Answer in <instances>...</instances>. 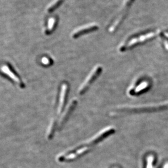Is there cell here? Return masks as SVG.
<instances>
[{"label": "cell", "mask_w": 168, "mask_h": 168, "mask_svg": "<svg viewBox=\"0 0 168 168\" xmlns=\"http://www.w3.org/2000/svg\"><path fill=\"white\" fill-rule=\"evenodd\" d=\"M168 109V101L163 103L150 105V106H140L124 107L121 108L120 111L128 113H145L152 112L157 111L164 110Z\"/></svg>", "instance_id": "1"}, {"label": "cell", "mask_w": 168, "mask_h": 168, "mask_svg": "<svg viewBox=\"0 0 168 168\" xmlns=\"http://www.w3.org/2000/svg\"><path fill=\"white\" fill-rule=\"evenodd\" d=\"M101 71H102V67L100 66L95 67L93 69V71L90 72V74H89L88 76L85 80L84 83L82 84V85L81 86V87L79 88L78 90L79 94H84L91 84L93 83L96 79L97 78L98 76L100 75Z\"/></svg>", "instance_id": "2"}, {"label": "cell", "mask_w": 168, "mask_h": 168, "mask_svg": "<svg viewBox=\"0 0 168 168\" xmlns=\"http://www.w3.org/2000/svg\"><path fill=\"white\" fill-rule=\"evenodd\" d=\"M134 1V0H126L120 13L119 14L118 16L116 19V20L114 21L113 23L112 24L111 26L110 27L109 31L111 32H114L119 27V26L120 25L121 23H122L126 17L128 10L131 7Z\"/></svg>", "instance_id": "3"}, {"label": "cell", "mask_w": 168, "mask_h": 168, "mask_svg": "<svg viewBox=\"0 0 168 168\" xmlns=\"http://www.w3.org/2000/svg\"><path fill=\"white\" fill-rule=\"evenodd\" d=\"M154 35L155 33L153 32L148 33V34L146 35H141L139 37L133 38L132 39L128 41H129L127 42V44H125L123 46H121L120 50L121 51L127 50V49L133 48L137 44L145 41L147 39L148 40L152 38V37L154 36Z\"/></svg>", "instance_id": "4"}, {"label": "cell", "mask_w": 168, "mask_h": 168, "mask_svg": "<svg viewBox=\"0 0 168 168\" xmlns=\"http://www.w3.org/2000/svg\"><path fill=\"white\" fill-rule=\"evenodd\" d=\"M114 132H115V129L113 127H107L105 129H103L102 131L91 139L88 144L89 145L96 144L97 143H99L102 140H103L106 138H107V136H111L112 134L114 133Z\"/></svg>", "instance_id": "5"}, {"label": "cell", "mask_w": 168, "mask_h": 168, "mask_svg": "<svg viewBox=\"0 0 168 168\" xmlns=\"http://www.w3.org/2000/svg\"><path fill=\"white\" fill-rule=\"evenodd\" d=\"M98 28H98V26H96V25H91L85 26L84 28H81L75 31V32L73 33V37L74 38H77L81 36L95 31L96 30H98Z\"/></svg>", "instance_id": "6"}, {"label": "cell", "mask_w": 168, "mask_h": 168, "mask_svg": "<svg viewBox=\"0 0 168 168\" xmlns=\"http://www.w3.org/2000/svg\"><path fill=\"white\" fill-rule=\"evenodd\" d=\"M76 104H77V101L76 100H73V101H71L70 105H69L68 108H66V110H65V111L63 114L60 120L59 127H61V126H63L64 123L65 122L66 120L69 118V115H70L71 113H72L73 110L75 108V106H76Z\"/></svg>", "instance_id": "7"}, {"label": "cell", "mask_w": 168, "mask_h": 168, "mask_svg": "<svg viewBox=\"0 0 168 168\" xmlns=\"http://www.w3.org/2000/svg\"><path fill=\"white\" fill-rule=\"evenodd\" d=\"M68 91V86L66 84H64L61 86V92L60 94L59 97V105L58 108V114H60L61 113V111L64 108V104L65 103L66 100V94Z\"/></svg>", "instance_id": "8"}, {"label": "cell", "mask_w": 168, "mask_h": 168, "mask_svg": "<svg viewBox=\"0 0 168 168\" xmlns=\"http://www.w3.org/2000/svg\"><path fill=\"white\" fill-rule=\"evenodd\" d=\"M1 70L4 73L9 76V78H10L11 79H13L16 83H18L20 85L21 87L23 86V84L22 83V81L20 80V79L19 78L18 76H16L15 74H14L13 71H11V69L10 68L9 66H3L1 68Z\"/></svg>", "instance_id": "9"}, {"label": "cell", "mask_w": 168, "mask_h": 168, "mask_svg": "<svg viewBox=\"0 0 168 168\" xmlns=\"http://www.w3.org/2000/svg\"><path fill=\"white\" fill-rule=\"evenodd\" d=\"M57 19L56 17L51 18L48 22V26L45 31L46 35H48L52 32L57 26Z\"/></svg>", "instance_id": "10"}, {"label": "cell", "mask_w": 168, "mask_h": 168, "mask_svg": "<svg viewBox=\"0 0 168 168\" xmlns=\"http://www.w3.org/2000/svg\"><path fill=\"white\" fill-rule=\"evenodd\" d=\"M149 86V83L146 81H144L141 83L139 85L137 86L136 88H135L133 91V94H139L141 92H143L144 90H146Z\"/></svg>", "instance_id": "11"}, {"label": "cell", "mask_w": 168, "mask_h": 168, "mask_svg": "<svg viewBox=\"0 0 168 168\" xmlns=\"http://www.w3.org/2000/svg\"><path fill=\"white\" fill-rule=\"evenodd\" d=\"M64 0H55L50 5V7L48 8V13H52L56 9H57L58 7L62 4Z\"/></svg>", "instance_id": "12"}, {"label": "cell", "mask_w": 168, "mask_h": 168, "mask_svg": "<svg viewBox=\"0 0 168 168\" xmlns=\"http://www.w3.org/2000/svg\"><path fill=\"white\" fill-rule=\"evenodd\" d=\"M55 123H56L55 121L52 120L50 124V126L48 127V139L52 138V136L54 133V131H55Z\"/></svg>", "instance_id": "13"}, {"label": "cell", "mask_w": 168, "mask_h": 168, "mask_svg": "<svg viewBox=\"0 0 168 168\" xmlns=\"http://www.w3.org/2000/svg\"><path fill=\"white\" fill-rule=\"evenodd\" d=\"M154 161V157L152 155H150L147 158V165L146 168H152L153 163Z\"/></svg>", "instance_id": "14"}, {"label": "cell", "mask_w": 168, "mask_h": 168, "mask_svg": "<svg viewBox=\"0 0 168 168\" xmlns=\"http://www.w3.org/2000/svg\"><path fill=\"white\" fill-rule=\"evenodd\" d=\"M41 62L43 63L44 65H49L51 64V60L49 58L44 57L42 58Z\"/></svg>", "instance_id": "15"}, {"label": "cell", "mask_w": 168, "mask_h": 168, "mask_svg": "<svg viewBox=\"0 0 168 168\" xmlns=\"http://www.w3.org/2000/svg\"><path fill=\"white\" fill-rule=\"evenodd\" d=\"M163 168H168V162L164 166Z\"/></svg>", "instance_id": "16"}]
</instances>
